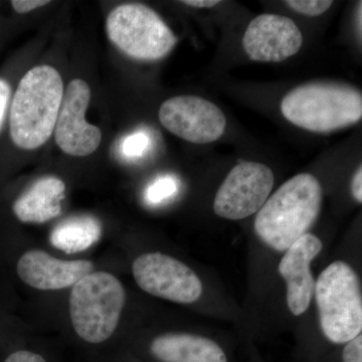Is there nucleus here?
<instances>
[{
    "label": "nucleus",
    "mask_w": 362,
    "mask_h": 362,
    "mask_svg": "<svg viewBox=\"0 0 362 362\" xmlns=\"http://www.w3.org/2000/svg\"><path fill=\"white\" fill-rule=\"evenodd\" d=\"M322 187L315 176L300 173L269 197L257 213L254 228L271 249L285 252L308 233L320 213Z\"/></svg>",
    "instance_id": "obj_1"
},
{
    "label": "nucleus",
    "mask_w": 362,
    "mask_h": 362,
    "mask_svg": "<svg viewBox=\"0 0 362 362\" xmlns=\"http://www.w3.org/2000/svg\"><path fill=\"white\" fill-rule=\"evenodd\" d=\"M63 78L51 66L28 71L18 86L11 107V139L21 149L35 150L51 138L64 97Z\"/></svg>",
    "instance_id": "obj_2"
},
{
    "label": "nucleus",
    "mask_w": 362,
    "mask_h": 362,
    "mask_svg": "<svg viewBox=\"0 0 362 362\" xmlns=\"http://www.w3.org/2000/svg\"><path fill=\"white\" fill-rule=\"evenodd\" d=\"M281 112L302 129L332 132L361 120L362 95L349 86L312 83L290 90L283 98Z\"/></svg>",
    "instance_id": "obj_3"
},
{
    "label": "nucleus",
    "mask_w": 362,
    "mask_h": 362,
    "mask_svg": "<svg viewBox=\"0 0 362 362\" xmlns=\"http://www.w3.org/2000/svg\"><path fill=\"white\" fill-rule=\"evenodd\" d=\"M319 322L324 337L345 344L362 331V295L358 276L346 262L331 263L315 282Z\"/></svg>",
    "instance_id": "obj_4"
},
{
    "label": "nucleus",
    "mask_w": 362,
    "mask_h": 362,
    "mask_svg": "<svg viewBox=\"0 0 362 362\" xmlns=\"http://www.w3.org/2000/svg\"><path fill=\"white\" fill-rule=\"evenodd\" d=\"M124 305L125 290L120 281L106 272H90L71 289L74 329L86 342L103 343L115 332Z\"/></svg>",
    "instance_id": "obj_5"
},
{
    "label": "nucleus",
    "mask_w": 362,
    "mask_h": 362,
    "mask_svg": "<svg viewBox=\"0 0 362 362\" xmlns=\"http://www.w3.org/2000/svg\"><path fill=\"white\" fill-rule=\"evenodd\" d=\"M106 32L121 52L142 61L164 58L177 42L175 33L160 16L141 4L115 7L107 18Z\"/></svg>",
    "instance_id": "obj_6"
},
{
    "label": "nucleus",
    "mask_w": 362,
    "mask_h": 362,
    "mask_svg": "<svg viewBox=\"0 0 362 362\" xmlns=\"http://www.w3.org/2000/svg\"><path fill=\"white\" fill-rule=\"evenodd\" d=\"M275 176L265 164L243 162L230 170L214 201L216 216L240 221L258 213L270 197Z\"/></svg>",
    "instance_id": "obj_7"
},
{
    "label": "nucleus",
    "mask_w": 362,
    "mask_h": 362,
    "mask_svg": "<svg viewBox=\"0 0 362 362\" xmlns=\"http://www.w3.org/2000/svg\"><path fill=\"white\" fill-rule=\"evenodd\" d=\"M133 276L146 293L180 304H192L202 297L199 276L177 259L161 252H148L135 259Z\"/></svg>",
    "instance_id": "obj_8"
},
{
    "label": "nucleus",
    "mask_w": 362,
    "mask_h": 362,
    "mask_svg": "<svg viewBox=\"0 0 362 362\" xmlns=\"http://www.w3.org/2000/svg\"><path fill=\"white\" fill-rule=\"evenodd\" d=\"M158 117L169 132L195 144L216 141L226 130L223 111L209 100L192 95L166 100L159 109Z\"/></svg>",
    "instance_id": "obj_9"
},
{
    "label": "nucleus",
    "mask_w": 362,
    "mask_h": 362,
    "mask_svg": "<svg viewBox=\"0 0 362 362\" xmlns=\"http://www.w3.org/2000/svg\"><path fill=\"white\" fill-rule=\"evenodd\" d=\"M90 101V87L84 80L69 83L54 130L57 144L69 156H90L101 144V130L86 121Z\"/></svg>",
    "instance_id": "obj_10"
},
{
    "label": "nucleus",
    "mask_w": 362,
    "mask_h": 362,
    "mask_svg": "<svg viewBox=\"0 0 362 362\" xmlns=\"http://www.w3.org/2000/svg\"><path fill=\"white\" fill-rule=\"evenodd\" d=\"M303 45V35L296 23L279 14L264 13L247 25L243 47L252 61L279 63L296 54Z\"/></svg>",
    "instance_id": "obj_11"
},
{
    "label": "nucleus",
    "mask_w": 362,
    "mask_h": 362,
    "mask_svg": "<svg viewBox=\"0 0 362 362\" xmlns=\"http://www.w3.org/2000/svg\"><path fill=\"white\" fill-rule=\"evenodd\" d=\"M323 244L313 233H307L285 251L278 271L287 285V305L294 316L308 310L315 290L311 263L322 251Z\"/></svg>",
    "instance_id": "obj_12"
},
{
    "label": "nucleus",
    "mask_w": 362,
    "mask_h": 362,
    "mask_svg": "<svg viewBox=\"0 0 362 362\" xmlns=\"http://www.w3.org/2000/svg\"><path fill=\"white\" fill-rule=\"evenodd\" d=\"M94 269L87 259L66 261L40 250H30L21 257L18 275L26 285L37 290H61L71 287Z\"/></svg>",
    "instance_id": "obj_13"
},
{
    "label": "nucleus",
    "mask_w": 362,
    "mask_h": 362,
    "mask_svg": "<svg viewBox=\"0 0 362 362\" xmlns=\"http://www.w3.org/2000/svg\"><path fill=\"white\" fill-rule=\"evenodd\" d=\"M149 351L159 362H228L218 343L190 333L157 337L150 343Z\"/></svg>",
    "instance_id": "obj_14"
},
{
    "label": "nucleus",
    "mask_w": 362,
    "mask_h": 362,
    "mask_svg": "<svg viewBox=\"0 0 362 362\" xmlns=\"http://www.w3.org/2000/svg\"><path fill=\"white\" fill-rule=\"evenodd\" d=\"M66 185L54 176L40 178L14 202L13 209L23 223H44L62 213Z\"/></svg>",
    "instance_id": "obj_15"
},
{
    "label": "nucleus",
    "mask_w": 362,
    "mask_h": 362,
    "mask_svg": "<svg viewBox=\"0 0 362 362\" xmlns=\"http://www.w3.org/2000/svg\"><path fill=\"white\" fill-rule=\"evenodd\" d=\"M102 235L100 221L92 216H73L62 221L51 235L52 246L68 254L86 251L96 244Z\"/></svg>",
    "instance_id": "obj_16"
},
{
    "label": "nucleus",
    "mask_w": 362,
    "mask_h": 362,
    "mask_svg": "<svg viewBox=\"0 0 362 362\" xmlns=\"http://www.w3.org/2000/svg\"><path fill=\"white\" fill-rule=\"evenodd\" d=\"M177 192V182L173 176H162L154 180L145 192V199L150 204L168 201Z\"/></svg>",
    "instance_id": "obj_17"
},
{
    "label": "nucleus",
    "mask_w": 362,
    "mask_h": 362,
    "mask_svg": "<svg viewBox=\"0 0 362 362\" xmlns=\"http://www.w3.org/2000/svg\"><path fill=\"white\" fill-rule=\"evenodd\" d=\"M149 135L144 131H137L126 136L120 144V152L126 159H138L144 156L150 146Z\"/></svg>",
    "instance_id": "obj_18"
},
{
    "label": "nucleus",
    "mask_w": 362,
    "mask_h": 362,
    "mask_svg": "<svg viewBox=\"0 0 362 362\" xmlns=\"http://www.w3.org/2000/svg\"><path fill=\"white\" fill-rule=\"evenodd\" d=\"M285 4L298 13L314 18L326 13L332 6L333 1L331 0H287Z\"/></svg>",
    "instance_id": "obj_19"
},
{
    "label": "nucleus",
    "mask_w": 362,
    "mask_h": 362,
    "mask_svg": "<svg viewBox=\"0 0 362 362\" xmlns=\"http://www.w3.org/2000/svg\"><path fill=\"white\" fill-rule=\"evenodd\" d=\"M342 362H362V334L345 343L342 350Z\"/></svg>",
    "instance_id": "obj_20"
},
{
    "label": "nucleus",
    "mask_w": 362,
    "mask_h": 362,
    "mask_svg": "<svg viewBox=\"0 0 362 362\" xmlns=\"http://www.w3.org/2000/svg\"><path fill=\"white\" fill-rule=\"evenodd\" d=\"M4 362H49L42 354L32 350L21 349L11 352Z\"/></svg>",
    "instance_id": "obj_21"
},
{
    "label": "nucleus",
    "mask_w": 362,
    "mask_h": 362,
    "mask_svg": "<svg viewBox=\"0 0 362 362\" xmlns=\"http://www.w3.org/2000/svg\"><path fill=\"white\" fill-rule=\"evenodd\" d=\"M11 94V86L4 78H0V129H1L2 125H4V119H6Z\"/></svg>",
    "instance_id": "obj_22"
},
{
    "label": "nucleus",
    "mask_w": 362,
    "mask_h": 362,
    "mask_svg": "<svg viewBox=\"0 0 362 362\" xmlns=\"http://www.w3.org/2000/svg\"><path fill=\"white\" fill-rule=\"evenodd\" d=\"M49 1L45 0H13L11 1L14 11L18 13H26L35 11L39 7L47 6Z\"/></svg>",
    "instance_id": "obj_23"
},
{
    "label": "nucleus",
    "mask_w": 362,
    "mask_h": 362,
    "mask_svg": "<svg viewBox=\"0 0 362 362\" xmlns=\"http://www.w3.org/2000/svg\"><path fill=\"white\" fill-rule=\"evenodd\" d=\"M351 194L358 204L362 202V168L359 166L351 180Z\"/></svg>",
    "instance_id": "obj_24"
},
{
    "label": "nucleus",
    "mask_w": 362,
    "mask_h": 362,
    "mask_svg": "<svg viewBox=\"0 0 362 362\" xmlns=\"http://www.w3.org/2000/svg\"><path fill=\"white\" fill-rule=\"evenodd\" d=\"M181 4L195 7V8H211L220 4L221 1L220 0H187V1H181Z\"/></svg>",
    "instance_id": "obj_25"
}]
</instances>
